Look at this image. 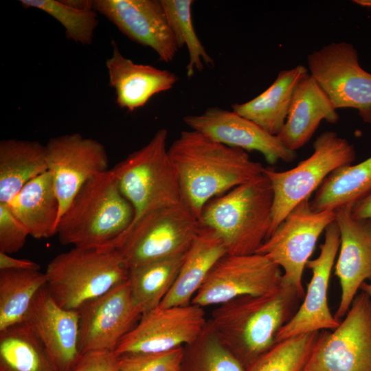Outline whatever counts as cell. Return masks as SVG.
Instances as JSON below:
<instances>
[{"mask_svg": "<svg viewBox=\"0 0 371 371\" xmlns=\"http://www.w3.org/2000/svg\"><path fill=\"white\" fill-rule=\"evenodd\" d=\"M168 153L178 173L181 201L199 219L207 202L258 177L265 170L245 150L191 129L181 132Z\"/></svg>", "mask_w": 371, "mask_h": 371, "instance_id": "cell-1", "label": "cell"}, {"mask_svg": "<svg viewBox=\"0 0 371 371\" xmlns=\"http://www.w3.org/2000/svg\"><path fill=\"white\" fill-rule=\"evenodd\" d=\"M301 298L282 282L263 295H245L218 305L209 319L223 345L246 368L276 344Z\"/></svg>", "mask_w": 371, "mask_h": 371, "instance_id": "cell-2", "label": "cell"}, {"mask_svg": "<svg viewBox=\"0 0 371 371\" xmlns=\"http://www.w3.org/2000/svg\"><path fill=\"white\" fill-rule=\"evenodd\" d=\"M134 216L109 169L81 188L60 218L56 234L62 244L74 247L113 248Z\"/></svg>", "mask_w": 371, "mask_h": 371, "instance_id": "cell-3", "label": "cell"}, {"mask_svg": "<svg viewBox=\"0 0 371 371\" xmlns=\"http://www.w3.org/2000/svg\"><path fill=\"white\" fill-rule=\"evenodd\" d=\"M273 193L264 174L212 199L204 206L199 221L214 229L227 254H256L271 235Z\"/></svg>", "mask_w": 371, "mask_h": 371, "instance_id": "cell-4", "label": "cell"}, {"mask_svg": "<svg viewBox=\"0 0 371 371\" xmlns=\"http://www.w3.org/2000/svg\"><path fill=\"white\" fill-rule=\"evenodd\" d=\"M45 273L56 302L63 308L78 310L126 281L128 270L114 248L74 247L56 256Z\"/></svg>", "mask_w": 371, "mask_h": 371, "instance_id": "cell-5", "label": "cell"}, {"mask_svg": "<svg viewBox=\"0 0 371 371\" xmlns=\"http://www.w3.org/2000/svg\"><path fill=\"white\" fill-rule=\"evenodd\" d=\"M167 136L166 128L158 130L145 146L111 169L133 207L131 225L152 211L181 201L178 173L166 148Z\"/></svg>", "mask_w": 371, "mask_h": 371, "instance_id": "cell-6", "label": "cell"}, {"mask_svg": "<svg viewBox=\"0 0 371 371\" xmlns=\"http://www.w3.org/2000/svg\"><path fill=\"white\" fill-rule=\"evenodd\" d=\"M201 224L182 201L152 211L137 221L113 248L128 270L186 253Z\"/></svg>", "mask_w": 371, "mask_h": 371, "instance_id": "cell-7", "label": "cell"}, {"mask_svg": "<svg viewBox=\"0 0 371 371\" xmlns=\"http://www.w3.org/2000/svg\"><path fill=\"white\" fill-rule=\"evenodd\" d=\"M313 148L309 157L290 170L278 172L265 168L264 174L273 193L271 234L295 207L310 198L330 174L355 159L353 146L334 131L322 133L314 142Z\"/></svg>", "mask_w": 371, "mask_h": 371, "instance_id": "cell-8", "label": "cell"}, {"mask_svg": "<svg viewBox=\"0 0 371 371\" xmlns=\"http://www.w3.org/2000/svg\"><path fill=\"white\" fill-rule=\"evenodd\" d=\"M306 199L295 207L257 251L282 270V282L305 295L302 276L321 234L335 220V212L313 210Z\"/></svg>", "mask_w": 371, "mask_h": 371, "instance_id": "cell-9", "label": "cell"}, {"mask_svg": "<svg viewBox=\"0 0 371 371\" xmlns=\"http://www.w3.org/2000/svg\"><path fill=\"white\" fill-rule=\"evenodd\" d=\"M302 371H371V297L357 293L333 330H321Z\"/></svg>", "mask_w": 371, "mask_h": 371, "instance_id": "cell-10", "label": "cell"}, {"mask_svg": "<svg viewBox=\"0 0 371 371\" xmlns=\"http://www.w3.org/2000/svg\"><path fill=\"white\" fill-rule=\"evenodd\" d=\"M309 74L337 109H357L371 124V74L359 65L358 53L346 42H333L308 55Z\"/></svg>", "mask_w": 371, "mask_h": 371, "instance_id": "cell-11", "label": "cell"}, {"mask_svg": "<svg viewBox=\"0 0 371 371\" xmlns=\"http://www.w3.org/2000/svg\"><path fill=\"white\" fill-rule=\"evenodd\" d=\"M282 282V270L265 256L227 254L212 267L191 304L203 308L245 295H263Z\"/></svg>", "mask_w": 371, "mask_h": 371, "instance_id": "cell-12", "label": "cell"}, {"mask_svg": "<svg viewBox=\"0 0 371 371\" xmlns=\"http://www.w3.org/2000/svg\"><path fill=\"white\" fill-rule=\"evenodd\" d=\"M207 322L203 308L196 304L158 306L142 315L114 352L120 356L163 352L184 347L199 337Z\"/></svg>", "mask_w": 371, "mask_h": 371, "instance_id": "cell-13", "label": "cell"}, {"mask_svg": "<svg viewBox=\"0 0 371 371\" xmlns=\"http://www.w3.org/2000/svg\"><path fill=\"white\" fill-rule=\"evenodd\" d=\"M45 148L47 171L59 201L60 218L87 181L109 170V157L100 142L80 133L52 137Z\"/></svg>", "mask_w": 371, "mask_h": 371, "instance_id": "cell-14", "label": "cell"}, {"mask_svg": "<svg viewBox=\"0 0 371 371\" xmlns=\"http://www.w3.org/2000/svg\"><path fill=\"white\" fill-rule=\"evenodd\" d=\"M80 355L114 351L142 313L133 299L128 280L78 310Z\"/></svg>", "mask_w": 371, "mask_h": 371, "instance_id": "cell-15", "label": "cell"}, {"mask_svg": "<svg viewBox=\"0 0 371 371\" xmlns=\"http://www.w3.org/2000/svg\"><path fill=\"white\" fill-rule=\"evenodd\" d=\"M339 245V229L335 220L325 229L324 242L320 245L319 256L309 260L306 264L313 275L302 304L279 330L276 343L303 334L333 330L339 326L340 321L329 309L327 293Z\"/></svg>", "mask_w": 371, "mask_h": 371, "instance_id": "cell-16", "label": "cell"}, {"mask_svg": "<svg viewBox=\"0 0 371 371\" xmlns=\"http://www.w3.org/2000/svg\"><path fill=\"white\" fill-rule=\"evenodd\" d=\"M93 9L128 38L153 49L161 61L171 62L179 49L161 0H94Z\"/></svg>", "mask_w": 371, "mask_h": 371, "instance_id": "cell-17", "label": "cell"}, {"mask_svg": "<svg viewBox=\"0 0 371 371\" xmlns=\"http://www.w3.org/2000/svg\"><path fill=\"white\" fill-rule=\"evenodd\" d=\"M184 123L191 129L232 148L260 153L269 164L290 162L295 151L286 148L277 135L233 111L210 107L203 113L186 115Z\"/></svg>", "mask_w": 371, "mask_h": 371, "instance_id": "cell-18", "label": "cell"}, {"mask_svg": "<svg viewBox=\"0 0 371 371\" xmlns=\"http://www.w3.org/2000/svg\"><path fill=\"white\" fill-rule=\"evenodd\" d=\"M351 207L335 210L340 234L335 273L339 281L341 297L334 316L339 321L347 313L362 284L371 281V218H354Z\"/></svg>", "mask_w": 371, "mask_h": 371, "instance_id": "cell-19", "label": "cell"}, {"mask_svg": "<svg viewBox=\"0 0 371 371\" xmlns=\"http://www.w3.org/2000/svg\"><path fill=\"white\" fill-rule=\"evenodd\" d=\"M78 313L60 306L47 285L35 297L25 322L39 338L58 371H71L80 355Z\"/></svg>", "mask_w": 371, "mask_h": 371, "instance_id": "cell-20", "label": "cell"}, {"mask_svg": "<svg viewBox=\"0 0 371 371\" xmlns=\"http://www.w3.org/2000/svg\"><path fill=\"white\" fill-rule=\"evenodd\" d=\"M106 60L109 85L115 92L117 104L133 112L145 106L155 95L171 89L178 76L166 69L138 64L124 57L115 41Z\"/></svg>", "mask_w": 371, "mask_h": 371, "instance_id": "cell-21", "label": "cell"}, {"mask_svg": "<svg viewBox=\"0 0 371 371\" xmlns=\"http://www.w3.org/2000/svg\"><path fill=\"white\" fill-rule=\"evenodd\" d=\"M339 115L326 95L308 73L295 87L286 122L277 135L293 151L304 146L322 120L335 123Z\"/></svg>", "mask_w": 371, "mask_h": 371, "instance_id": "cell-22", "label": "cell"}, {"mask_svg": "<svg viewBox=\"0 0 371 371\" xmlns=\"http://www.w3.org/2000/svg\"><path fill=\"white\" fill-rule=\"evenodd\" d=\"M225 254V244L218 234L214 229L201 225L184 255L173 286L159 307L190 304L212 267Z\"/></svg>", "mask_w": 371, "mask_h": 371, "instance_id": "cell-23", "label": "cell"}, {"mask_svg": "<svg viewBox=\"0 0 371 371\" xmlns=\"http://www.w3.org/2000/svg\"><path fill=\"white\" fill-rule=\"evenodd\" d=\"M7 204L32 237L56 234L60 203L48 171L29 181Z\"/></svg>", "mask_w": 371, "mask_h": 371, "instance_id": "cell-24", "label": "cell"}, {"mask_svg": "<svg viewBox=\"0 0 371 371\" xmlns=\"http://www.w3.org/2000/svg\"><path fill=\"white\" fill-rule=\"evenodd\" d=\"M308 73L302 65L282 70L265 91L248 102L232 104V111L278 135L286 122L294 90Z\"/></svg>", "mask_w": 371, "mask_h": 371, "instance_id": "cell-25", "label": "cell"}, {"mask_svg": "<svg viewBox=\"0 0 371 371\" xmlns=\"http://www.w3.org/2000/svg\"><path fill=\"white\" fill-rule=\"evenodd\" d=\"M47 171L45 146L37 141H0V203H8L29 181Z\"/></svg>", "mask_w": 371, "mask_h": 371, "instance_id": "cell-26", "label": "cell"}, {"mask_svg": "<svg viewBox=\"0 0 371 371\" xmlns=\"http://www.w3.org/2000/svg\"><path fill=\"white\" fill-rule=\"evenodd\" d=\"M371 192V157L334 170L317 188L311 201L317 212L352 206Z\"/></svg>", "mask_w": 371, "mask_h": 371, "instance_id": "cell-27", "label": "cell"}, {"mask_svg": "<svg viewBox=\"0 0 371 371\" xmlns=\"http://www.w3.org/2000/svg\"><path fill=\"white\" fill-rule=\"evenodd\" d=\"M0 371H58L43 344L25 323L0 331Z\"/></svg>", "mask_w": 371, "mask_h": 371, "instance_id": "cell-28", "label": "cell"}, {"mask_svg": "<svg viewBox=\"0 0 371 371\" xmlns=\"http://www.w3.org/2000/svg\"><path fill=\"white\" fill-rule=\"evenodd\" d=\"M46 285L45 273L39 270H0V331L23 322Z\"/></svg>", "mask_w": 371, "mask_h": 371, "instance_id": "cell-29", "label": "cell"}, {"mask_svg": "<svg viewBox=\"0 0 371 371\" xmlns=\"http://www.w3.org/2000/svg\"><path fill=\"white\" fill-rule=\"evenodd\" d=\"M184 255L160 260L128 270V281L135 304L146 313L159 306L173 286Z\"/></svg>", "mask_w": 371, "mask_h": 371, "instance_id": "cell-30", "label": "cell"}, {"mask_svg": "<svg viewBox=\"0 0 371 371\" xmlns=\"http://www.w3.org/2000/svg\"><path fill=\"white\" fill-rule=\"evenodd\" d=\"M207 320L199 337L184 346L179 371H245Z\"/></svg>", "mask_w": 371, "mask_h": 371, "instance_id": "cell-31", "label": "cell"}, {"mask_svg": "<svg viewBox=\"0 0 371 371\" xmlns=\"http://www.w3.org/2000/svg\"><path fill=\"white\" fill-rule=\"evenodd\" d=\"M167 20L179 48L186 46L189 62L186 66L188 77L194 75V69L202 71L203 63L214 66L213 58L198 38L192 19V0H161Z\"/></svg>", "mask_w": 371, "mask_h": 371, "instance_id": "cell-32", "label": "cell"}, {"mask_svg": "<svg viewBox=\"0 0 371 371\" xmlns=\"http://www.w3.org/2000/svg\"><path fill=\"white\" fill-rule=\"evenodd\" d=\"M24 8H36L50 15L65 28L66 36L82 45H90L98 25L97 12L71 5L67 0H21Z\"/></svg>", "mask_w": 371, "mask_h": 371, "instance_id": "cell-33", "label": "cell"}, {"mask_svg": "<svg viewBox=\"0 0 371 371\" xmlns=\"http://www.w3.org/2000/svg\"><path fill=\"white\" fill-rule=\"evenodd\" d=\"M320 331L276 342L246 368L245 371H302Z\"/></svg>", "mask_w": 371, "mask_h": 371, "instance_id": "cell-34", "label": "cell"}, {"mask_svg": "<svg viewBox=\"0 0 371 371\" xmlns=\"http://www.w3.org/2000/svg\"><path fill=\"white\" fill-rule=\"evenodd\" d=\"M184 347L156 353L118 355L119 371H179Z\"/></svg>", "mask_w": 371, "mask_h": 371, "instance_id": "cell-35", "label": "cell"}, {"mask_svg": "<svg viewBox=\"0 0 371 371\" xmlns=\"http://www.w3.org/2000/svg\"><path fill=\"white\" fill-rule=\"evenodd\" d=\"M29 234L7 203H0V251L16 253L25 245Z\"/></svg>", "mask_w": 371, "mask_h": 371, "instance_id": "cell-36", "label": "cell"}, {"mask_svg": "<svg viewBox=\"0 0 371 371\" xmlns=\"http://www.w3.org/2000/svg\"><path fill=\"white\" fill-rule=\"evenodd\" d=\"M119 361L114 351H91L80 355L71 371H119Z\"/></svg>", "mask_w": 371, "mask_h": 371, "instance_id": "cell-37", "label": "cell"}, {"mask_svg": "<svg viewBox=\"0 0 371 371\" xmlns=\"http://www.w3.org/2000/svg\"><path fill=\"white\" fill-rule=\"evenodd\" d=\"M40 270V266L28 259L16 258L0 251V270Z\"/></svg>", "mask_w": 371, "mask_h": 371, "instance_id": "cell-38", "label": "cell"}, {"mask_svg": "<svg viewBox=\"0 0 371 371\" xmlns=\"http://www.w3.org/2000/svg\"><path fill=\"white\" fill-rule=\"evenodd\" d=\"M351 213L357 219L371 218V192L352 206Z\"/></svg>", "mask_w": 371, "mask_h": 371, "instance_id": "cell-39", "label": "cell"}, {"mask_svg": "<svg viewBox=\"0 0 371 371\" xmlns=\"http://www.w3.org/2000/svg\"><path fill=\"white\" fill-rule=\"evenodd\" d=\"M360 290L367 293L371 297V283L364 282L360 287Z\"/></svg>", "mask_w": 371, "mask_h": 371, "instance_id": "cell-40", "label": "cell"}, {"mask_svg": "<svg viewBox=\"0 0 371 371\" xmlns=\"http://www.w3.org/2000/svg\"><path fill=\"white\" fill-rule=\"evenodd\" d=\"M352 2L361 6L371 8V0H353Z\"/></svg>", "mask_w": 371, "mask_h": 371, "instance_id": "cell-41", "label": "cell"}]
</instances>
